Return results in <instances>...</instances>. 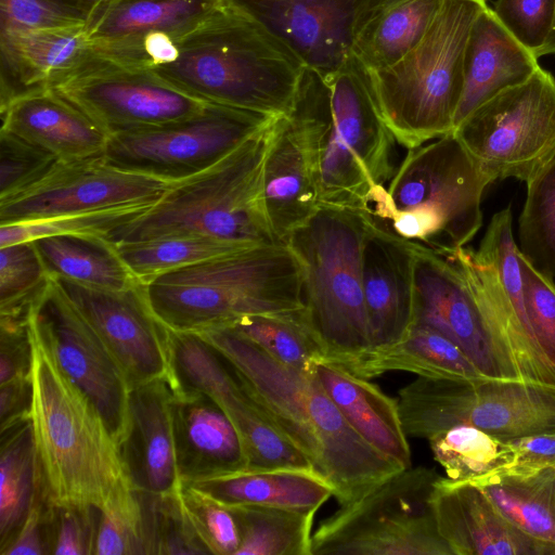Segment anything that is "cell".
<instances>
[{"label": "cell", "instance_id": "obj_1", "mask_svg": "<svg viewBox=\"0 0 555 555\" xmlns=\"http://www.w3.org/2000/svg\"><path fill=\"white\" fill-rule=\"evenodd\" d=\"M195 334L230 362L275 426L328 480L340 505L404 469L349 425L312 372L278 361L229 326Z\"/></svg>", "mask_w": 555, "mask_h": 555}, {"label": "cell", "instance_id": "obj_2", "mask_svg": "<svg viewBox=\"0 0 555 555\" xmlns=\"http://www.w3.org/2000/svg\"><path fill=\"white\" fill-rule=\"evenodd\" d=\"M151 68L203 102L271 116L292 112L306 70L284 43L227 0Z\"/></svg>", "mask_w": 555, "mask_h": 555}, {"label": "cell", "instance_id": "obj_3", "mask_svg": "<svg viewBox=\"0 0 555 555\" xmlns=\"http://www.w3.org/2000/svg\"><path fill=\"white\" fill-rule=\"evenodd\" d=\"M295 105L313 150L320 206L365 210L393 173L396 141L366 69L354 56L326 76L306 68Z\"/></svg>", "mask_w": 555, "mask_h": 555}, {"label": "cell", "instance_id": "obj_4", "mask_svg": "<svg viewBox=\"0 0 555 555\" xmlns=\"http://www.w3.org/2000/svg\"><path fill=\"white\" fill-rule=\"evenodd\" d=\"M29 334V418L46 498L50 504L102 509L134 488L120 446L93 403L62 373L30 326Z\"/></svg>", "mask_w": 555, "mask_h": 555}, {"label": "cell", "instance_id": "obj_5", "mask_svg": "<svg viewBox=\"0 0 555 555\" xmlns=\"http://www.w3.org/2000/svg\"><path fill=\"white\" fill-rule=\"evenodd\" d=\"M142 284L155 315L177 332L199 333L246 315L305 309L301 267L280 243L221 255Z\"/></svg>", "mask_w": 555, "mask_h": 555}, {"label": "cell", "instance_id": "obj_6", "mask_svg": "<svg viewBox=\"0 0 555 555\" xmlns=\"http://www.w3.org/2000/svg\"><path fill=\"white\" fill-rule=\"evenodd\" d=\"M408 151L364 211L380 230L447 256L481 228V197L491 182L453 133Z\"/></svg>", "mask_w": 555, "mask_h": 555}, {"label": "cell", "instance_id": "obj_7", "mask_svg": "<svg viewBox=\"0 0 555 555\" xmlns=\"http://www.w3.org/2000/svg\"><path fill=\"white\" fill-rule=\"evenodd\" d=\"M275 119L216 165L173 182L155 204L106 238L118 244L205 235L249 247L279 244L262 196L263 167Z\"/></svg>", "mask_w": 555, "mask_h": 555}, {"label": "cell", "instance_id": "obj_8", "mask_svg": "<svg viewBox=\"0 0 555 555\" xmlns=\"http://www.w3.org/2000/svg\"><path fill=\"white\" fill-rule=\"evenodd\" d=\"M366 211L320 206L287 238L302 271L305 315L324 359L349 371L371 348L362 259Z\"/></svg>", "mask_w": 555, "mask_h": 555}, {"label": "cell", "instance_id": "obj_9", "mask_svg": "<svg viewBox=\"0 0 555 555\" xmlns=\"http://www.w3.org/2000/svg\"><path fill=\"white\" fill-rule=\"evenodd\" d=\"M489 0H441L420 42L369 74L384 121L408 150L452 133L463 92L467 40Z\"/></svg>", "mask_w": 555, "mask_h": 555}, {"label": "cell", "instance_id": "obj_10", "mask_svg": "<svg viewBox=\"0 0 555 555\" xmlns=\"http://www.w3.org/2000/svg\"><path fill=\"white\" fill-rule=\"evenodd\" d=\"M440 477L424 466L389 476L319 525L311 555H453L431 507Z\"/></svg>", "mask_w": 555, "mask_h": 555}, {"label": "cell", "instance_id": "obj_11", "mask_svg": "<svg viewBox=\"0 0 555 555\" xmlns=\"http://www.w3.org/2000/svg\"><path fill=\"white\" fill-rule=\"evenodd\" d=\"M406 436L429 439L469 424L504 440L555 429V388L520 380L418 377L399 390Z\"/></svg>", "mask_w": 555, "mask_h": 555}, {"label": "cell", "instance_id": "obj_12", "mask_svg": "<svg viewBox=\"0 0 555 555\" xmlns=\"http://www.w3.org/2000/svg\"><path fill=\"white\" fill-rule=\"evenodd\" d=\"M452 133L491 183H527L555 157L554 76L540 66L477 106Z\"/></svg>", "mask_w": 555, "mask_h": 555}, {"label": "cell", "instance_id": "obj_13", "mask_svg": "<svg viewBox=\"0 0 555 555\" xmlns=\"http://www.w3.org/2000/svg\"><path fill=\"white\" fill-rule=\"evenodd\" d=\"M276 117L207 103L191 117L108 137L102 157L120 170L178 182L216 165Z\"/></svg>", "mask_w": 555, "mask_h": 555}, {"label": "cell", "instance_id": "obj_14", "mask_svg": "<svg viewBox=\"0 0 555 555\" xmlns=\"http://www.w3.org/2000/svg\"><path fill=\"white\" fill-rule=\"evenodd\" d=\"M29 326L62 373L93 403L121 446L130 429V386L104 341L57 281L49 278L34 297Z\"/></svg>", "mask_w": 555, "mask_h": 555}, {"label": "cell", "instance_id": "obj_15", "mask_svg": "<svg viewBox=\"0 0 555 555\" xmlns=\"http://www.w3.org/2000/svg\"><path fill=\"white\" fill-rule=\"evenodd\" d=\"M107 137L191 117L206 106L147 65L118 62L93 52L53 88Z\"/></svg>", "mask_w": 555, "mask_h": 555}, {"label": "cell", "instance_id": "obj_16", "mask_svg": "<svg viewBox=\"0 0 555 555\" xmlns=\"http://www.w3.org/2000/svg\"><path fill=\"white\" fill-rule=\"evenodd\" d=\"M168 343L171 382L201 391L219 404L242 438L248 456L247 469L314 468L266 414L230 362L210 344L195 333L169 328Z\"/></svg>", "mask_w": 555, "mask_h": 555}, {"label": "cell", "instance_id": "obj_17", "mask_svg": "<svg viewBox=\"0 0 555 555\" xmlns=\"http://www.w3.org/2000/svg\"><path fill=\"white\" fill-rule=\"evenodd\" d=\"M172 183L120 170L102 155L57 160L34 183L0 198V224L152 206Z\"/></svg>", "mask_w": 555, "mask_h": 555}, {"label": "cell", "instance_id": "obj_18", "mask_svg": "<svg viewBox=\"0 0 555 555\" xmlns=\"http://www.w3.org/2000/svg\"><path fill=\"white\" fill-rule=\"evenodd\" d=\"M321 76L339 69L367 23L392 0H227Z\"/></svg>", "mask_w": 555, "mask_h": 555}, {"label": "cell", "instance_id": "obj_19", "mask_svg": "<svg viewBox=\"0 0 555 555\" xmlns=\"http://www.w3.org/2000/svg\"><path fill=\"white\" fill-rule=\"evenodd\" d=\"M55 280L109 349L130 389L171 378L168 328L153 312L141 282L108 291Z\"/></svg>", "mask_w": 555, "mask_h": 555}, {"label": "cell", "instance_id": "obj_20", "mask_svg": "<svg viewBox=\"0 0 555 555\" xmlns=\"http://www.w3.org/2000/svg\"><path fill=\"white\" fill-rule=\"evenodd\" d=\"M413 251L414 323L428 324L454 341L486 377L507 379L462 269L451 258L430 249L413 245Z\"/></svg>", "mask_w": 555, "mask_h": 555}, {"label": "cell", "instance_id": "obj_21", "mask_svg": "<svg viewBox=\"0 0 555 555\" xmlns=\"http://www.w3.org/2000/svg\"><path fill=\"white\" fill-rule=\"evenodd\" d=\"M225 0H102L86 25L93 52L143 64L146 46L183 37Z\"/></svg>", "mask_w": 555, "mask_h": 555}, {"label": "cell", "instance_id": "obj_22", "mask_svg": "<svg viewBox=\"0 0 555 555\" xmlns=\"http://www.w3.org/2000/svg\"><path fill=\"white\" fill-rule=\"evenodd\" d=\"M431 507L453 555H555L553 545L522 531L472 480L440 477Z\"/></svg>", "mask_w": 555, "mask_h": 555}, {"label": "cell", "instance_id": "obj_23", "mask_svg": "<svg viewBox=\"0 0 555 555\" xmlns=\"http://www.w3.org/2000/svg\"><path fill=\"white\" fill-rule=\"evenodd\" d=\"M262 196L272 233L282 244L320 207L313 150L296 105L274 121L263 167Z\"/></svg>", "mask_w": 555, "mask_h": 555}, {"label": "cell", "instance_id": "obj_24", "mask_svg": "<svg viewBox=\"0 0 555 555\" xmlns=\"http://www.w3.org/2000/svg\"><path fill=\"white\" fill-rule=\"evenodd\" d=\"M362 282L371 349L402 340L414 324L413 245L371 221L363 247Z\"/></svg>", "mask_w": 555, "mask_h": 555}, {"label": "cell", "instance_id": "obj_25", "mask_svg": "<svg viewBox=\"0 0 555 555\" xmlns=\"http://www.w3.org/2000/svg\"><path fill=\"white\" fill-rule=\"evenodd\" d=\"M170 378L130 390V429L120 446L133 487L152 495L180 491Z\"/></svg>", "mask_w": 555, "mask_h": 555}, {"label": "cell", "instance_id": "obj_26", "mask_svg": "<svg viewBox=\"0 0 555 555\" xmlns=\"http://www.w3.org/2000/svg\"><path fill=\"white\" fill-rule=\"evenodd\" d=\"M92 54L86 26L0 35V108L29 92L53 89Z\"/></svg>", "mask_w": 555, "mask_h": 555}, {"label": "cell", "instance_id": "obj_27", "mask_svg": "<svg viewBox=\"0 0 555 555\" xmlns=\"http://www.w3.org/2000/svg\"><path fill=\"white\" fill-rule=\"evenodd\" d=\"M171 385L177 459L182 481L246 469L248 456L242 438L219 404L201 391Z\"/></svg>", "mask_w": 555, "mask_h": 555}, {"label": "cell", "instance_id": "obj_28", "mask_svg": "<svg viewBox=\"0 0 555 555\" xmlns=\"http://www.w3.org/2000/svg\"><path fill=\"white\" fill-rule=\"evenodd\" d=\"M1 129L69 162L101 156L108 137L53 89L24 94L0 108Z\"/></svg>", "mask_w": 555, "mask_h": 555}, {"label": "cell", "instance_id": "obj_29", "mask_svg": "<svg viewBox=\"0 0 555 555\" xmlns=\"http://www.w3.org/2000/svg\"><path fill=\"white\" fill-rule=\"evenodd\" d=\"M538 60L504 27L492 8H483L466 44L464 85L454 128L485 101L531 77L540 67Z\"/></svg>", "mask_w": 555, "mask_h": 555}, {"label": "cell", "instance_id": "obj_30", "mask_svg": "<svg viewBox=\"0 0 555 555\" xmlns=\"http://www.w3.org/2000/svg\"><path fill=\"white\" fill-rule=\"evenodd\" d=\"M312 373L349 425L366 442L403 468L412 466L397 400L369 379L325 359L314 363Z\"/></svg>", "mask_w": 555, "mask_h": 555}, {"label": "cell", "instance_id": "obj_31", "mask_svg": "<svg viewBox=\"0 0 555 555\" xmlns=\"http://www.w3.org/2000/svg\"><path fill=\"white\" fill-rule=\"evenodd\" d=\"M229 505H260L317 512L334 488L314 468L243 469L184 480Z\"/></svg>", "mask_w": 555, "mask_h": 555}, {"label": "cell", "instance_id": "obj_32", "mask_svg": "<svg viewBox=\"0 0 555 555\" xmlns=\"http://www.w3.org/2000/svg\"><path fill=\"white\" fill-rule=\"evenodd\" d=\"M389 371L468 382L488 378L454 341L424 323H414L408 335L397 344L370 349L349 370L365 379Z\"/></svg>", "mask_w": 555, "mask_h": 555}, {"label": "cell", "instance_id": "obj_33", "mask_svg": "<svg viewBox=\"0 0 555 555\" xmlns=\"http://www.w3.org/2000/svg\"><path fill=\"white\" fill-rule=\"evenodd\" d=\"M50 278L120 291L139 283L116 246L94 234H56L33 241Z\"/></svg>", "mask_w": 555, "mask_h": 555}, {"label": "cell", "instance_id": "obj_34", "mask_svg": "<svg viewBox=\"0 0 555 555\" xmlns=\"http://www.w3.org/2000/svg\"><path fill=\"white\" fill-rule=\"evenodd\" d=\"M0 433L1 553L14 540L33 507L47 498L30 418L18 421Z\"/></svg>", "mask_w": 555, "mask_h": 555}, {"label": "cell", "instance_id": "obj_35", "mask_svg": "<svg viewBox=\"0 0 555 555\" xmlns=\"http://www.w3.org/2000/svg\"><path fill=\"white\" fill-rule=\"evenodd\" d=\"M440 3L441 0H392L360 33L353 56L369 73L395 64L420 42Z\"/></svg>", "mask_w": 555, "mask_h": 555}, {"label": "cell", "instance_id": "obj_36", "mask_svg": "<svg viewBox=\"0 0 555 555\" xmlns=\"http://www.w3.org/2000/svg\"><path fill=\"white\" fill-rule=\"evenodd\" d=\"M241 545L236 555H311V531L317 512L260 506H231Z\"/></svg>", "mask_w": 555, "mask_h": 555}, {"label": "cell", "instance_id": "obj_37", "mask_svg": "<svg viewBox=\"0 0 555 555\" xmlns=\"http://www.w3.org/2000/svg\"><path fill=\"white\" fill-rule=\"evenodd\" d=\"M428 441L435 460L453 480H475L515 461L506 440L469 424L448 428Z\"/></svg>", "mask_w": 555, "mask_h": 555}, {"label": "cell", "instance_id": "obj_38", "mask_svg": "<svg viewBox=\"0 0 555 555\" xmlns=\"http://www.w3.org/2000/svg\"><path fill=\"white\" fill-rule=\"evenodd\" d=\"M114 245L141 283L172 270L250 248L205 235H173Z\"/></svg>", "mask_w": 555, "mask_h": 555}, {"label": "cell", "instance_id": "obj_39", "mask_svg": "<svg viewBox=\"0 0 555 555\" xmlns=\"http://www.w3.org/2000/svg\"><path fill=\"white\" fill-rule=\"evenodd\" d=\"M304 310L246 315L229 327L278 361L305 373H311L314 363L324 359V354Z\"/></svg>", "mask_w": 555, "mask_h": 555}, {"label": "cell", "instance_id": "obj_40", "mask_svg": "<svg viewBox=\"0 0 555 555\" xmlns=\"http://www.w3.org/2000/svg\"><path fill=\"white\" fill-rule=\"evenodd\" d=\"M518 248L543 274L555 279V157L530 181L518 223Z\"/></svg>", "mask_w": 555, "mask_h": 555}, {"label": "cell", "instance_id": "obj_41", "mask_svg": "<svg viewBox=\"0 0 555 555\" xmlns=\"http://www.w3.org/2000/svg\"><path fill=\"white\" fill-rule=\"evenodd\" d=\"M137 492L142 508L145 554L208 553L188 519L179 492L165 496Z\"/></svg>", "mask_w": 555, "mask_h": 555}, {"label": "cell", "instance_id": "obj_42", "mask_svg": "<svg viewBox=\"0 0 555 555\" xmlns=\"http://www.w3.org/2000/svg\"><path fill=\"white\" fill-rule=\"evenodd\" d=\"M151 206L116 208L96 212L0 224V247L30 242L56 234L107 236L116 228L133 220Z\"/></svg>", "mask_w": 555, "mask_h": 555}, {"label": "cell", "instance_id": "obj_43", "mask_svg": "<svg viewBox=\"0 0 555 555\" xmlns=\"http://www.w3.org/2000/svg\"><path fill=\"white\" fill-rule=\"evenodd\" d=\"M49 278L33 241L0 247V314L28 311Z\"/></svg>", "mask_w": 555, "mask_h": 555}, {"label": "cell", "instance_id": "obj_44", "mask_svg": "<svg viewBox=\"0 0 555 555\" xmlns=\"http://www.w3.org/2000/svg\"><path fill=\"white\" fill-rule=\"evenodd\" d=\"M179 496L188 519L207 552L236 555L241 533L233 508L185 482H182Z\"/></svg>", "mask_w": 555, "mask_h": 555}, {"label": "cell", "instance_id": "obj_45", "mask_svg": "<svg viewBox=\"0 0 555 555\" xmlns=\"http://www.w3.org/2000/svg\"><path fill=\"white\" fill-rule=\"evenodd\" d=\"M102 0H0V35L86 26Z\"/></svg>", "mask_w": 555, "mask_h": 555}, {"label": "cell", "instance_id": "obj_46", "mask_svg": "<svg viewBox=\"0 0 555 555\" xmlns=\"http://www.w3.org/2000/svg\"><path fill=\"white\" fill-rule=\"evenodd\" d=\"M95 554H145L142 508L135 488L124 491L100 509Z\"/></svg>", "mask_w": 555, "mask_h": 555}, {"label": "cell", "instance_id": "obj_47", "mask_svg": "<svg viewBox=\"0 0 555 555\" xmlns=\"http://www.w3.org/2000/svg\"><path fill=\"white\" fill-rule=\"evenodd\" d=\"M99 517L94 506L50 504L51 554L94 555Z\"/></svg>", "mask_w": 555, "mask_h": 555}, {"label": "cell", "instance_id": "obj_48", "mask_svg": "<svg viewBox=\"0 0 555 555\" xmlns=\"http://www.w3.org/2000/svg\"><path fill=\"white\" fill-rule=\"evenodd\" d=\"M57 159L49 152L0 130V198L40 179Z\"/></svg>", "mask_w": 555, "mask_h": 555}, {"label": "cell", "instance_id": "obj_49", "mask_svg": "<svg viewBox=\"0 0 555 555\" xmlns=\"http://www.w3.org/2000/svg\"><path fill=\"white\" fill-rule=\"evenodd\" d=\"M525 307L534 337L555 370V283L521 253Z\"/></svg>", "mask_w": 555, "mask_h": 555}, {"label": "cell", "instance_id": "obj_50", "mask_svg": "<svg viewBox=\"0 0 555 555\" xmlns=\"http://www.w3.org/2000/svg\"><path fill=\"white\" fill-rule=\"evenodd\" d=\"M492 10L504 27L537 56L553 27L555 0H496Z\"/></svg>", "mask_w": 555, "mask_h": 555}, {"label": "cell", "instance_id": "obj_51", "mask_svg": "<svg viewBox=\"0 0 555 555\" xmlns=\"http://www.w3.org/2000/svg\"><path fill=\"white\" fill-rule=\"evenodd\" d=\"M28 315L29 310L0 314V385L31 376L33 349Z\"/></svg>", "mask_w": 555, "mask_h": 555}, {"label": "cell", "instance_id": "obj_52", "mask_svg": "<svg viewBox=\"0 0 555 555\" xmlns=\"http://www.w3.org/2000/svg\"><path fill=\"white\" fill-rule=\"evenodd\" d=\"M49 507L47 500L38 502L11 544L1 555H43L51 554L49 531Z\"/></svg>", "mask_w": 555, "mask_h": 555}, {"label": "cell", "instance_id": "obj_53", "mask_svg": "<svg viewBox=\"0 0 555 555\" xmlns=\"http://www.w3.org/2000/svg\"><path fill=\"white\" fill-rule=\"evenodd\" d=\"M515 451L508 467L538 469L555 466V429L506 440Z\"/></svg>", "mask_w": 555, "mask_h": 555}, {"label": "cell", "instance_id": "obj_54", "mask_svg": "<svg viewBox=\"0 0 555 555\" xmlns=\"http://www.w3.org/2000/svg\"><path fill=\"white\" fill-rule=\"evenodd\" d=\"M33 398L31 376L0 385L1 429L29 417Z\"/></svg>", "mask_w": 555, "mask_h": 555}, {"label": "cell", "instance_id": "obj_55", "mask_svg": "<svg viewBox=\"0 0 555 555\" xmlns=\"http://www.w3.org/2000/svg\"><path fill=\"white\" fill-rule=\"evenodd\" d=\"M544 55H555V14H554V22L553 27L551 30V34L543 46V48L538 53V59Z\"/></svg>", "mask_w": 555, "mask_h": 555}]
</instances>
